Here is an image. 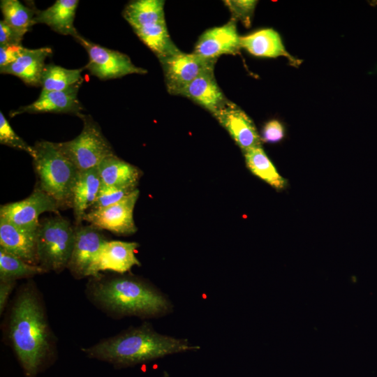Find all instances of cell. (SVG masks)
<instances>
[{"label": "cell", "instance_id": "cell-13", "mask_svg": "<svg viewBox=\"0 0 377 377\" xmlns=\"http://www.w3.org/2000/svg\"><path fill=\"white\" fill-rule=\"evenodd\" d=\"M243 150L261 146L262 139L251 118L229 100L213 115Z\"/></svg>", "mask_w": 377, "mask_h": 377}, {"label": "cell", "instance_id": "cell-17", "mask_svg": "<svg viewBox=\"0 0 377 377\" xmlns=\"http://www.w3.org/2000/svg\"><path fill=\"white\" fill-rule=\"evenodd\" d=\"M36 231L18 228L0 218V248L29 264L38 265Z\"/></svg>", "mask_w": 377, "mask_h": 377}, {"label": "cell", "instance_id": "cell-32", "mask_svg": "<svg viewBox=\"0 0 377 377\" xmlns=\"http://www.w3.org/2000/svg\"><path fill=\"white\" fill-rule=\"evenodd\" d=\"M23 36L3 20L0 21V45H21Z\"/></svg>", "mask_w": 377, "mask_h": 377}, {"label": "cell", "instance_id": "cell-2", "mask_svg": "<svg viewBox=\"0 0 377 377\" xmlns=\"http://www.w3.org/2000/svg\"><path fill=\"white\" fill-rule=\"evenodd\" d=\"M87 286L89 299L114 318H152L172 311L169 299L147 281L128 275L91 278Z\"/></svg>", "mask_w": 377, "mask_h": 377}, {"label": "cell", "instance_id": "cell-31", "mask_svg": "<svg viewBox=\"0 0 377 377\" xmlns=\"http://www.w3.org/2000/svg\"><path fill=\"white\" fill-rule=\"evenodd\" d=\"M285 135L282 124L272 119L265 124L262 131V140L268 143H276L281 141Z\"/></svg>", "mask_w": 377, "mask_h": 377}, {"label": "cell", "instance_id": "cell-5", "mask_svg": "<svg viewBox=\"0 0 377 377\" xmlns=\"http://www.w3.org/2000/svg\"><path fill=\"white\" fill-rule=\"evenodd\" d=\"M164 4L162 0L131 1L122 13L138 38L158 60L179 51L168 31Z\"/></svg>", "mask_w": 377, "mask_h": 377}, {"label": "cell", "instance_id": "cell-20", "mask_svg": "<svg viewBox=\"0 0 377 377\" xmlns=\"http://www.w3.org/2000/svg\"><path fill=\"white\" fill-rule=\"evenodd\" d=\"M240 45L241 48L256 57L276 58L283 56L295 66L300 63L286 51L280 35L272 29H263L241 36Z\"/></svg>", "mask_w": 377, "mask_h": 377}, {"label": "cell", "instance_id": "cell-7", "mask_svg": "<svg viewBox=\"0 0 377 377\" xmlns=\"http://www.w3.org/2000/svg\"><path fill=\"white\" fill-rule=\"evenodd\" d=\"M81 133L74 139L55 142L58 149L79 171L97 168L105 158L114 154L99 125L90 116L84 114Z\"/></svg>", "mask_w": 377, "mask_h": 377}, {"label": "cell", "instance_id": "cell-4", "mask_svg": "<svg viewBox=\"0 0 377 377\" xmlns=\"http://www.w3.org/2000/svg\"><path fill=\"white\" fill-rule=\"evenodd\" d=\"M34 147L36 186L52 197L60 208L72 207L73 192L80 171L55 142L40 140Z\"/></svg>", "mask_w": 377, "mask_h": 377}, {"label": "cell", "instance_id": "cell-1", "mask_svg": "<svg viewBox=\"0 0 377 377\" xmlns=\"http://www.w3.org/2000/svg\"><path fill=\"white\" fill-rule=\"evenodd\" d=\"M8 337L26 377H37L52 362L53 336L40 297L31 283L18 291L13 303Z\"/></svg>", "mask_w": 377, "mask_h": 377}, {"label": "cell", "instance_id": "cell-28", "mask_svg": "<svg viewBox=\"0 0 377 377\" xmlns=\"http://www.w3.org/2000/svg\"><path fill=\"white\" fill-rule=\"evenodd\" d=\"M0 143L8 147L24 151L33 158L35 156L34 146L27 144L11 127L10 123L0 111Z\"/></svg>", "mask_w": 377, "mask_h": 377}, {"label": "cell", "instance_id": "cell-9", "mask_svg": "<svg viewBox=\"0 0 377 377\" xmlns=\"http://www.w3.org/2000/svg\"><path fill=\"white\" fill-rule=\"evenodd\" d=\"M168 93L180 95L184 88L201 74L213 71L216 59L202 57L194 52L179 51L159 59Z\"/></svg>", "mask_w": 377, "mask_h": 377}, {"label": "cell", "instance_id": "cell-11", "mask_svg": "<svg viewBox=\"0 0 377 377\" xmlns=\"http://www.w3.org/2000/svg\"><path fill=\"white\" fill-rule=\"evenodd\" d=\"M138 188L120 201L99 209L88 211L84 221L101 229L117 235H130L137 231L133 209L138 199Z\"/></svg>", "mask_w": 377, "mask_h": 377}, {"label": "cell", "instance_id": "cell-24", "mask_svg": "<svg viewBox=\"0 0 377 377\" xmlns=\"http://www.w3.org/2000/svg\"><path fill=\"white\" fill-rule=\"evenodd\" d=\"M245 162L255 175L276 189L285 188L286 182L277 172L261 146L243 151Z\"/></svg>", "mask_w": 377, "mask_h": 377}, {"label": "cell", "instance_id": "cell-3", "mask_svg": "<svg viewBox=\"0 0 377 377\" xmlns=\"http://www.w3.org/2000/svg\"><path fill=\"white\" fill-rule=\"evenodd\" d=\"M199 349L200 346L191 344L186 339L160 334L149 323H145L82 348V351L90 358L124 368Z\"/></svg>", "mask_w": 377, "mask_h": 377}, {"label": "cell", "instance_id": "cell-18", "mask_svg": "<svg viewBox=\"0 0 377 377\" xmlns=\"http://www.w3.org/2000/svg\"><path fill=\"white\" fill-rule=\"evenodd\" d=\"M52 54V50L49 47L36 49L23 47L16 61L0 68V72L15 75L29 86H40L42 73L46 65L45 60Z\"/></svg>", "mask_w": 377, "mask_h": 377}, {"label": "cell", "instance_id": "cell-29", "mask_svg": "<svg viewBox=\"0 0 377 377\" xmlns=\"http://www.w3.org/2000/svg\"><path fill=\"white\" fill-rule=\"evenodd\" d=\"M133 191L101 184L96 199L88 211L99 209L112 205L122 200Z\"/></svg>", "mask_w": 377, "mask_h": 377}, {"label": "cell", "instance_id": "cell-34", "mask_svg": "<svg viewBox=\"0 0 377 377\" xmlns=\"http://www.w3.org/2000/svg\"><path fill=\"white\" fill-rule=\"evenodd\" d=\"M16 284V281H0V313L6 308L8 298Z\"/></svg>", "mask_w": 377, "mask_h": 377}, {"label": "cell", "instance_id": "cell-23", "mask_svg": "<svg viewBox=\"0 0 377 377\" xmlns=\"http://www.w3.org/2000/svg\"><path fill=\"white\" fill-rule=\"evenodd\" d=\"M101 186L97 168L80 171L72 199L76 226L82 224L84 215L96 199Z\"/></svg>", "mask_w": 377, "mask_h": 377}, {"label": "cell", "instance_id": "cell-12", "mask_svg": "<svg viewBox=\"0 0 377 377\" xmlns=\"http://www.w3.org/2000/svg\"><path fill=\"white\" fill-rule=\"evenodd\" d=\"M107 241L102 230L93 225L75 227L74 245L67 268L75 279L88 276L92 264Z\"/></svg>", "mask_w": 377, "mask_h": 377}, {"label": "cell", "instance_id": "cell-35", "mask_svg": "<svg viewBox=\"0 0 377 377\" xmlns=\"http://www.w3.org/2000/svg\"><path fill=\"white\" fill-rule=\"evenodd\" d=\"M374 4L377 5V1H374Z\"/></svg>", "mask_w": 377, "mask_h": 377}, {"label": "cell", "instance_id": "cell-8", "mask_svg": "<svg viewBox=\"0 0 377 377\" xmlns=\"http://www.w3.org/2000/svg\"><path fill=\"white\" fill-rule=\"evenodd\" d=\"M74 38L88 53L89 61L85 68L101 80L147 73L146 69L136 66L130 57L122 52L96 44L80 34Z\"/></svg>", "mask_w": 377, "mask_h": 377}, {"label": "cell", "instance_id": "cell-6", "mask_svg": "<svg viewBox=\"0 0 377 377\" xmlns=\"http://www.w3.org/2000/svg\"><path fill=\"white\" fill-rule=\"evenodd\" d=\"M75 227L57 214L39 222L36 231L38 265L45 272L67 268L73 249Z\"/></svg>", "mask_w": 377, "mask_h": 377}, {"label": "cell", "instance_id": "cell-25", "mask_svg": "<svg viewBox=\"0 0 377 377\" xmlns=\"http://www.w3.org/2000/svg\"><path fill=\"white\" fill-rule=\"evenodd\" d=\"M83 68L68 69L53 64H46L40 79L43 91H65L80 87L83 82Z\"/></svg>", "mask_w": 377, "mask_h": 377}, {"label": "cell", "instance_id": "cell-22", "mask_svg": "<svg viewBox=\"0 0 377 377\" xmlns=\"http://www.w3.org/2000/svg\"><path fill=\"white\" fill-rule=\"evenodd\" d=\"M77 0H57L45 10L36 11L35 23L45 24L53 31L75 38L79 33L74 27Z\"/></svg>", "mask_w": 377, "mask_h": 377}, {"label": "cell", "instance_id": "cell-10", "mask_svg": "<svg viewBox=\"0 0 377 377\" xmlns=\"http://www.w3.org/2000/svg\"><path fill=\"white\" fill-rule=\"evenodd\" d=\"M58 202L38 186L26 198L1 205L0 218L18 228L36 231L39 225V216L44 212L59 214Z\"/></svg>", "mask_w": 377, "mask_h": 377}, {"label": "cell", "instance_id": "cell-14", "mask_svg": "<svg viewBox=\"0 0 377 377\" xmlns=\"http://www.w3.org/2000/svg\"><path fill=\"white\" fill-rule=\"evenodd\" d=\"M138 246L137 242L108 240L92 264L88 276L98 277L101 271H112L123 274L135 265L140 266L135 254Z\"/></svg>", "mask_w": 377, "mask_h": 377}, {"label": "cell", "instance_id": "cell-33", "mask_svg": "<svg viewBox=\"0 0 377 377\" xmlns=\"http://www.w3.org/2000/svg\"><path fill=\"white\" fill-rule=\"evenodd\" d=\"M23 47L22 45H0V68L7 66L15 61Z\"/></svg>", "mask_w": 377, "mask_h": 377}, {"label": "cell", "instance_id": "cell-21", "mask_svg": "<svg viewBox=\"0 0 377 377\" xmlns=\"http://www.w3.org/2000/svg\"><path fill=\"white\" fill-rule=\"evenodd\" d=\"M97 170L101 184L123 189L135 190L142 175L138 167L115 154L103 160Z\"/></svg>", "mask_w": 377, "mask_h": 377}, {"label": "cell", "instance_id": "cell-16", "mask_svg": "<svg viewBox=\"0 0 377 377\" xmlns=\"http://www.w3.org/2000/svg\"><path fill=\"white\" fill-rule=\"evenodd\" d=\"M78 87L65 91L41 90L38 98L33 103L20 107L10 112L11 117L16 115L29 113H68L81 118L83 107L77 98Z\"/></svg>", "mask_w": 377, "mask_h": 377}, {"label": "cell", "instance_id": "cell-30", "mask_svg": "<svg viewBox=\"0 0 377 377\" xmlns=\"http://www.w3.org/2000/svg\"><path fill=\"white\" fill-rule=\"evenodd\" d=\"M253 0H227L226 6L232 14V19L239 20L246 27H249L257 4Z\"/></svg>", "mask_w": 377, "mask_h": 377}, {"label": "cell", "instance_id": "cell-15", "mask_svg": "<svg viewBox=\"0 0 377 377\" xmlns=\"http://www.w3.org/2000/svg\"><path fill=\"white\" fill-rule=\"evenodd\" d=\"M236 21L206 30L198 38L194 53L206 59H216L223 54H236L241 49Z\"/></svg>", "mask_w": 377, "mask_h": 377}, {"label": "cell", "instance_id": "cell-26", "mask_svg": "<svg viewBox=\"0 0 377 377\" xmlns=\"http://www.w3.org/2000/svg\"><path fill=\"white\" fill-rule=\"evenodd\" d=\"M0 8L3 20L23 36L36 24V8L27 7L17 0H1Z\"/></svg>", "mask_w": 377, "mask_h": 377}, {"label": "cell", "instance_id": "cell-19", "mask_svg": "<svg viewBox=\"0 0 377 377\" xmlns=\"http://www.w3.org/2000/svg\"><path fill=\"white\" fill-rule=\"evenodd\" d=\"M180 96L192 100L212 115L228 101L217 84L214 70L196 77L184 88Z\"/></svg>", "mask_w": 377, "mask_h": 377}, {"label": "cell", "instance_id": "cell-27", "mask_svg": "<svg viewBox=\"0 0 377 377\" xmlns=\"http://www.w3.org/2000/svg\"><path fill=\"white\" fill-rule=\"evenodd\" d=\"M45 273L38 265L29 264L0 248V281H17Z\"/></svg>", "mask_w": 377, "mask_h": 377}]
</instances>
